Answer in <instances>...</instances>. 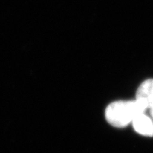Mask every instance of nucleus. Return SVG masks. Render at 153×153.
<instances>
[{"instance_id":"f257e3e1","label":"nucleus","mask_w":153,"mask_h":153,"mask_svg":"<svg viewBox=\"0 0 153 153\" xmlns=\"http://www.w3.org/2000/svg\"><path fill=\"white\" fill-rule=\"evenodd\" d=\"M148 108L137 99L112 102L105 111V118L110 125L116 128H124L132 123L137 116L144 114Z\"/></svg>"},{"instance_id":"f03ea898","label":"nucleus","mask_w":153,"mask_h":153,"mask_svg":"<svg viewBox=\"0 0 153 153\" xmlns=\"http://www.w3.org/2000/svg\"><path fill=\"white\" fill-rule=\"evenodd\" d=\"M134 130L140 135L144 136H153V121L145 114L137 116L132 121Z\"/></svg>"},{"instance_id":"7ed1b4c3","label":"nucleus","mask_w":153,"mask_h":153,"mask_svg":"<svg viewBox=\"0 0 153 153\" xmlns=\"http://www.w3.org/2000/svg\"><path fill=\"white\" fill-rule=\"evenodd\" d=\"M143 103L148 108L153 105V79L145 80L137 88L136 99Z\"/></svg>"},{"instance_id":"20e7f679","label":"nucleus","mask_w":153,"mask_h":153,"mask_svg":"<svg viewBox=\"0 0 153 153\" xmlns=\"http://www.w3.org/2000/svg\"><path fill=\"white\" fill-rule=\"evenodd\" d=\"M150 114H151V116H152V118H153V105L152 106H151V108H150Z\"/></svg>"}]
</instances>
